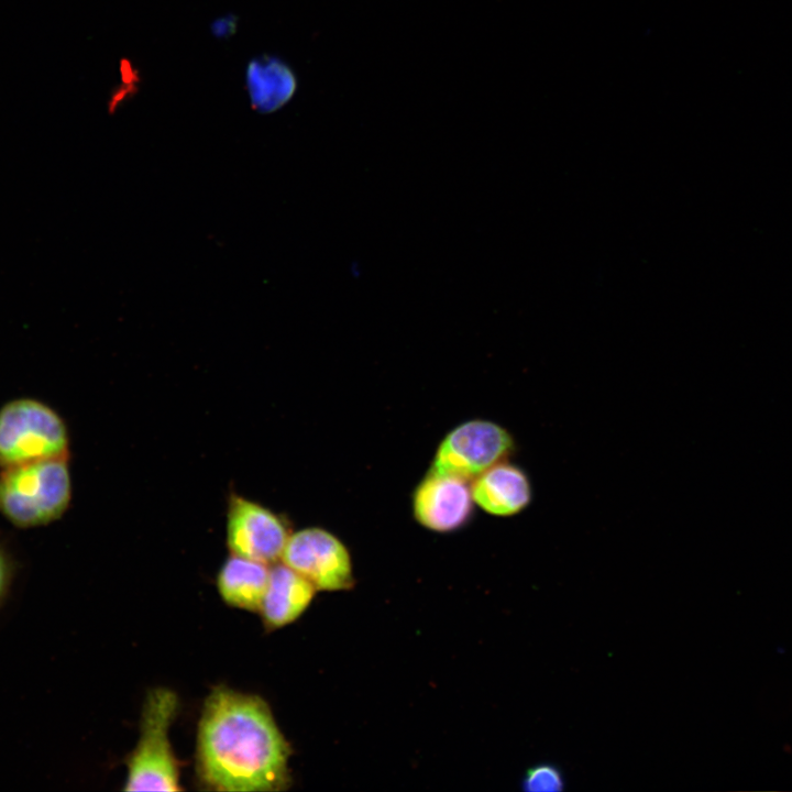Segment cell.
<instances>
[{
  "label": "cell",
  "mask_w": 792,
  "mask_h": 792,
  "mask_svg": "<svg viewBox=\"0 0 792 792\" xmlns=\"http://www.w3.org/2000/svg\"><path fill=\"white\" fill-rule=\"evenodd\" d=\"M268 564L231 554L220 569L217 585L230 606L258 612L270 579Z\"/></svg>",
  "instance_id": "obj_11"
},
{
  "label": "cell",
  "mask_w": 792,
  "mask_h": 792,
  "mask_svg": "<svg viewBox=\"0 0 792 792\" xmlns=\"http://www.w3.org/2000/svg\"><path fill=\"white\" fill-rule=\"evenodd\" d=\"M473 502L495 516H513L528 507L532 487L526 472L506 461L487 469L473 480Z\"/></svg>",
  "instance_id": "obj_9"
},
{
  "label": "cell",
  "mask_w": 792,
  "mask_h": 792,
  "mask_svg": "<svg viewBox=\"0 0 792 792\" xmlns=\"http://www.w3.org/2000/svg\"><path fill=\"white\" fill-rule=\"evenodd\" d=\"M317 588L286 564H275L258 613L268 630L295 622L311 603Z\"/></svg>",
  "instance_id": "obj_10"
},
{
  "label": "cell",
  "mask_w": 792,
  "mask_h": 792,
  "mask_svg": "<svg viewBox=\"0 0 792 792\" xmlns=\"http://www.w3.org/2000/svg\"><path fill=\"white\" fill-rule=\"evenodd\" d=\"M70 498L66 458L7 468L0 474V514L18 527H36L58 519Z\"/></svg>",
  "instance_id": "obj_2"
},
{
  "label": "cell",
  "mask_w": 792,
  "mask_h": 792,
  "mask_svg": "<svg viewBox=\"0 0 792 792\" xmlns=\"http://www.w3.org/2000/svg\"><path fill=\"white\" fill-rule=\"evenodd\" d=\"M472 503L466 481L430 472L415 492L414 515L428 529L451 531L469 519Z\"/></svg>",
  "instance_id": "obj_8"
},
{
  "label": "cell",
  "mask_w": 792,
  "mask_h": 792,
  "mask_svg": "<svg viewBox=\"0 0 792 792\" xmlns=\"http://www.w3.org/2000/svg\"><path fill=\"white\" fill-rule=\"evenodd\" d=\"M68 433L64 420L47 405L20 398L0 409V466L66 458Z\"/></svg>",
  "instance_id": "obj_4"
},
{
  "label": "cell",
  "mask_w": 792,
  "mask_h": 792,
  "mask_svg": "<svg viewBox=\"0 0 792 792\" xmlns=\"http://www.w3.org/2000/svg\"><path fill=\"white\" fill-rule=\"evenodd\" d=\"M321 591L349 590L354 584L348 549L321 528H306L289 536L282 559Z\"/></svg>",
  "instance_id": "obj_6"
},
{
  "label": "cell",
  "mask_w": 792,
  "mask_h": 792,
  "mask_svg": "<svg viewBox=\"0 0 792 792\" xmlns=\"http://www.w3.org/2000/svg\"><path fill=\"white\" fill-rule=\"evenodd\" d=\"M289 536L285 521L271 509L237 494L230 496L227 544L231 554L270 565L282 559Z\"/></svg>",
  "instance_id": "obj_7"
},
{
  "label": "cell",
  "mask_w": 792,
  "mask_h": 792,
  "mask_svg": "<svg viewBox=\"0 0 792 792\" xmlns=\"http://www.w3.org/2000/svg\"><path fill=\"white\" fill-rule=\"evenodd\" d=\"M515 442L502 426L488 420H470L454 428L440 443L431 473L474 480L513 453Z\"/></svg>",
  "instance_id": "obj_5"
},
{
  "label": "cell",
  "mask_w": 792,
  "mask_h": 792,
  "mask_svg": "<svg viewBox=\"0 0 792 792\" xmlns=\"http://www.w3.org/2000/svg\"><path fill=\"white\" fill-rule=\"evenodd\" d=\"M521 783L528 792H560L565 785L561 770L551 763H538L529 768Z\"/></svg>",
  "instance_id": "obj_12"
},
{
  "label": "cell",
  "mask_w": 792,
  "mask_h": 792,
  "mask_svg": "<svg viewBox=\"0 0 792 792\" xmlns=\"http://www.w3.org/2000/svg\"><path fill=\"white\" fill-rule=\"evenodd\" d=\"M8 572V562L4 556L0 552V596L2 595L7 585Z\"/></svg>",
  "instance_id": "obj_13"
},
{
  "label": "cell",
  "mask_w": 792,
  "mask_h": 792,
  "mask_svg": "<svg viewBox=\"0 0 792 792\" xmlns=\"http://www.w3.org/2000/svg\"><path fill=\"white\" fill-rule=\"evenodd\" d=\"M290 754L262 697L224 685L211 690L204 702L196 744V774L205 789L287 790Z\"/></svg>",
  "instance_id": "obj_1"
},
{
  "label": "cell",
  "mask_w": 792,
  "mask_h": 792,
  "mask_svg": "<svg viewBox=\"0 0 792 792\" xmlns=\"http://www.w3.org/2000/svg\"><path fill=\"white\" fill-rule=\"evenodd\" d=\"M179 707L177 694L166 688L152 689L143 703L140 738L128 756L125 791H180L179 765L168 733Z\"/></svg>",
  "instance_id": "obj_3"
}]
</instances>
